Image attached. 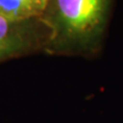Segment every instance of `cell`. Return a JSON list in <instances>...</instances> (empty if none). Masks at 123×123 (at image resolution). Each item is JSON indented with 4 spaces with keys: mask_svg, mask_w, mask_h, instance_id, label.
<instances>
[{
    "mask_svg": "<svg viewBox=\"0 0 123 123\" xmlns=\"http://www.w3.org/2000/svg\"><path fill=\"white\" fill-rule=\"evenodd\" d=\"M110 0H55L61 34L68 41L91 46L106 25Z\"/></svg>",
    "mask_w": 123,
    "mask_h": 123,
    "instance_id": "cell-1",
    "label": "cell"
},
{
    "mask_svg": "<svg viewBox=\"0 0 123 123\" xmlns=\"http://www.w3.org/2000/svg\"><path fill=\"white\" fill-rule=\"evenodd\" d=\"M47 5L48 0H0V15L17 23L41 15Z\"/></svg>",
    "mask_w": 123,
    "mask_h": 123,
    "instance_id": "cell-2",
    "label": "cell"
},
{
    "mask_svg": "<svg viewBox=\"0 0 123 123\" xmlns=\"http://www.w3.org/2000/svg\"><path fill=\"white\" fill-rule=\"evenodd\" d=\"M12 24L0 15V56H3L13 48L15 37L11 28Z\"/></svg>",
    "mask_w": 123,
    "mask_h": 123,
    "instance_id": "cell-3",
    "label": "cell"
}]
</instances>
